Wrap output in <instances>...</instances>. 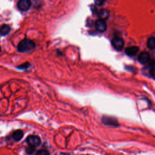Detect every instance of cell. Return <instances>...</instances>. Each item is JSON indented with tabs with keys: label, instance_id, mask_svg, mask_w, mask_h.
I'll list each match as a JSON object with an SVG mask.
<instances>
[{
	"label": "cell",
	"instance_id": "ba28073f",
	"mask_svg": "<svg viewBox=\"0 0 155 155\" xmlns=\"http://www.w3.org/2000/svg\"><path fill=\"white\" fill-rule=\"evenodd\" d=\"M10 30V27L9 25L3 24L0 26V35L3 36H6L9 34Z\"/></svg>",
	"mask_w": 155,
	"mask_h": 155
},
{
	"label": "cell",
	"instance_id": "7c38bea8",
	"mask_svg": "<svg viewBox=\"0 0 155 155\" xmlns=\"http://www.w3.org/2000/svg\"><path fill=\"white\" fill-rule=\"evenodd\" d=\"M147 45L150 49L151 50L155 49V37H151L149 38L147 40Z\"/></svg>",
	"mask_w": 155,
	"mask_h": 155
},
{
	"label": "cell",
	"instance_id": "5bb4252c",
	"mask_svg": "<svg viewBox=\"0 0 155 155\" xmlns=\"http://www.w3.org/2000/svg\"><path fill=\"white\" fill-rule=\"evenodd\" d=\"M35 147H32V146H30L28 148H27L26 149V151L28 154H32L34 153V152L35 151Z\"/></svg>",
	"mask_w": 155,
	"mask_h": 155
},
{
	"label": "cell",
	"instance_id": "9a60e30c",
	"mask_svg": "<svg viewBox=\"0 0 155 155\" xmlns=\"http://www.w3.org/2000/svg\"><path fill=\"white\" fill-rule=\"evenodd\" d=\"M150 76L155 80V67L151 68L150 71Z\"/></svg>",
	"mask_w": 155,
	"mask_h": 155
},
{
	"label": "cell",
	"instance_id": "8fae6325",
	"mask_svg": "<svg viewBox=\"0 0 155 155\" xmlns=\"http://www.w3.org/2000/svg\"><path fill=\"white\" fill-rule=\"evenodd\" d=\"M102 121L105 124L110 125H116V122H117V121L114 120L113 118H107V117L103 118Z\"/></svg>",
	"mask_w": 155,
	"mask_h": 155
},
{
	"label": "cell",
	"instance_id": "9c48e42d",
	"mask_svg": "<svg viewBox=\"0 0 155 155\" xmlns=\"http://www.w3.org/2000/svg\"><path fill=\"white\" fill-rule=\"evenodd\" d=\"M100 19H102V20H106L108 18L109 16V12L106 9H102L99 12V14H98Z\"/></svg>",
	"mask_w": 155,
	"mask_h": 155
},
{
	"label": "cell",
	"instance_id": "5b68a950",
	"mask_svg": "<svg viewBox=\"0 0 155 155\" xmlns=\"http://www.w3.org/2000/svg\"><path fill=\"white\" fill-rule=\"evenodd\" d=\"M27 142L30 146L37 147L41 144V139L39 136L35 135H30L27 138Z\"/></svg>",
	"mask_w": 155,
	"mask_h": 155
},
{
	"label": "cell",
	"instance_id": "277c9868",
	"mask_svg": "<svg viewBox=\"0 0 155 155\" xmlns=\"http://www.w3.org/2000/svg\"><path fill=\"white\" fill-rule=\"evenodd\" d=\"M17 7L21 11H27L31 7V2L29 0H20L17 3Z\"/></svg>",
	"mask_w": 155,
	"mask_h": 155
},
{
	"label": "cell",
	"instance_id": "7a4b0ae2",
	"mask_svg": "<svg viewBox=\"0 0 155 155\" xmlns=\"http://www.w3.org/2000/svg\"><path fill=\"white\" fill-rule=\"evenodd\" d=\"M112 44L114 48H115L116 50L121 51L124 47V41L121 38L115 37L113 39Z\"/></svg>",
	"mask_w": 155,
	"mask_h": 155
},
{
	"label": "cell",
	"instance_id": "2e32d148",
	"mask_svg": "<svg viewBox=\"0 0 155 155\" xmlns=\"http://www.w3.org/2000/svg\"><path fill=\"white\" fill-rule=\"evenodd\" d=\"M0 51H1V47H0Z\"/></svg>",
	"mask_w": 155,
	"mask_h": 155
},
{
	"label": "cell",
	"instance_id": "8992f818",
	"mask_svg": "<svg viewBox=\"0 0 155 155\" xmlns=\"http://www.w3.org/2000/svg\"><path fill=\"white\" fill-rule=\"evenodd\" d=\"M150 57L148 52L146 51H142L138 57V61L140 63L142 64H145L150 61Z\"/></svg>",
	"mask_w": 155,
	"mask_h": 155
},
{
	"label": "cell",
	"instance_id": "52a82bcc",
	"mask_svg": "<svg viewBox=\"0 0 155 155\" xmlns=\"http://www.w3.org/2000/svg\"><path fill=\"white\" fill-rule=\"evenodd\" d=\"M139 51V48L136 46L128 47L125 49V53L129 57H133L138 54Z\"/></svg>",
	"mask_w": 155,
	"mask_h": 155
},
{
	"label": "cell",
	"instance_id": "30bf717a",
	"mask_svg": "<svg viewBox=\"0 0 155 155\" xmlns=\"http://www.w3.org/2000/svg\"><path fill=\"white\" fill-rule=\"evenodd\" d=\"M23 132L21 130H16L13 134V138L14 140L16 141H20L22 137H23Z\"/></svg>",
	"mask_w": 155,
	"mask_h": 155
},
{
	"label": "cell",
	"instance_id": "6da1fadb",
	"mask_svg": "<svg viewBox=\"0 0 155 155\" xmlns=\"http://www.w3.org/2000/svg\"><path fill=\"white\" fill-rule=\"evenodd\" d=\"M35 47L34 41L29 39H24L21 41L18 45V50L20 52L24 53L29 51Z\"/></svg>",
	"mask_w": 155,
	"mask_h": 155
},
{
	"label": "cell",
	"instance_id": "3957f363",
	"mask_svg": "<svg viewBox=\"0 0 155 155\" xmlns=\"http://www.w3.org/2000/svg\"><path fill=\"white\" fill-rule=\"evenodd\" d=\"M107 28V23L106 21L102 19H98L95 22V28L99 32H104Z\"/></svg>",
	"mask_w": 155,
	"mask_h": 155
},
{
	"label": "cell",
	"instance_id": "4fadbf2b",
	"mask_svg": "<svg viewBox=\"0 0 155 155\" xmlns=\"http://www.w3.org/2000/svg\"><path fill=\"white\" fill-rule=\"evenodd\" d=\"M37 155H50L48 151L45 150H41L38 151L37 153Z\"/></svg>",
	"mask_w": 155,
	"mask_h": 155
}]
</instances>
